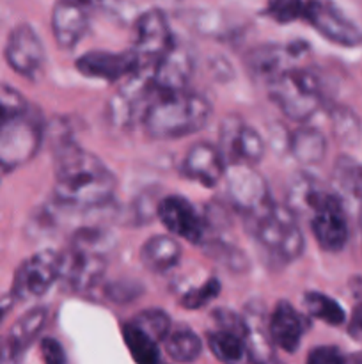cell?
<instances>
[{
    "label": "cell",
    "mask_w": 362,
    "mask_h": 364,
    "mask_svg": "<svg viewBox=\"0 0 362 364\" xmlns=\"http://www.w3.org/2000/svg\"><path fill=\"white\" fill-rule=\"evenodd\" d=\"M117 187L112 171L96 155L64 144L57 155L55 199L70 208H96L110 201Z\"/></svg>",
    "instance_id": "cell-1"
},
{
    "label": "cell",
    "mask_w": 362,
    "mask_h": 364,
    "mask_svg": "<svg viewBox=\"0 0 362 364\" xmlns=\"http://www.w3.org/2000/svg\"><path fill=\"white\" fill-rule=\"evenodd\" d=\"M212 116V103L199 92L156 95L142 117L146 134L156 141H174L202 130Z\"/></svg>",
    "instance_id": "cell-2"
},
{
    "label": "cell",
    "mask_w": 362,
    "mask_h": 364,
    "mask_svg": "<svg viewBox=\"0 0 362 364\" xmlns=\"http://www.w3.org/2000/svg\"><path fill=\"white\" fill-rule=\"evenodd\" d=\"M266 85L270 98L280 112L298 123L307 121L322 105V84L309 70L291 68L266 82Z\"/></svg>",
    "instance_id": "cell-3"
},
{
    "label": "cell",
    "mask_w": 362,
    "mask_h": 364,
    "mask_svg": "<svg viewBox=\"0 0 362 364\" xmlns=\"http://www.w3.org/2000/svg\"><path fill=\"white\" fill-rule=\"evenodd\" d=\"M252 223L254 237L266 251L286 262L300 258L305 245L304 235L290 208L272 203L265 212L252 217Z\"/></svg>",
    "instance_id": "cell-4"
},
{
    "label": "cell",
    "mask_w": 362,
    "mask_h": 364,
    "mask_svg": "<svg viewBox=\"0 0 362 364\" xmlns=\"http://www.w3.org/2000/svg\"><path fill=\"white\" fill-rule=\"evenodd\" d=\"M98 233H80L70 249L60 252L59 279L71 291H87L99 283L106 269V256L94 240Z\"/></svg>",
    "instance_id": "cell-5"
},
{
    "label": "cell",
    "mask_w": 362,
    "mask_h": 364,
    "mask_svg": "<svg viewBox=\"0 0 362 364\" xmlns=\"http://www.w3.org/2000/svg\"><path fill=\"white\" fill-rule=\"evenodd\" d=\"M43 141L38 114L28 107L16 116L0 117V167L16 169L35 156Z\"/></svg>",
    "instance_id": "cell-6"
},
{
    "label": "cell",
    "mask_w": 362,
    "mask_h": 364,
    "mask_svg": "<svg viewBox=\"0 0 362 364\" xmlns=\"http://www.w3.org/2000/svg\"><path fill=\"white\" fill-rule=\"evenodd\" d=\"M174 36L162 9H148L137 18L133 28V48L142 70H153L155 64L174 45Z\"/></svg>",
    "instance_id": "cell-7"
},
{
    "label": "cell",
    "mask_w": 362,
    "mask_h": 364,
    "mask_svg": "<svg viewBox=\"0 0 362 364\" xmlns=\"http://www.w3.org/2000/svg\"><path fill=\"white\" fill-rule=\"evenodd\" d=\"M304 20L329 41L346 48L362 45V28L351 21L332 0H307Z\"/></svg>",
    "instance_id": "cell-8"
},
{
    "label": "cell",
    "mask_w": 362,
    "mask_h": 364,
    "mask_svg": "<svg viewBox=\"0 0 362 364\" xmlns=\"http://www.w3.org/2000/svg\"><path fill=\"white\" fill-rule=\"evenodd\" d=\"M224 181H226L231 203L248 217L259 215L272 205L265 178L258 171L252 169V166H245V164L227 166Z\"/></svg>",
    "instance_id": "cell-9"
},
{
    "label": "cell",
    "mask_w": 362,
    "mask_h": 364,
    "mask_svg": "<svg viewBox=\"0 0 362 364\" xmlns=\"http://www.w3.org/2000/svg\"><path fill=\"white\" fill-rule=\"evenodd\" d=\"M60 274V252L46 249L25 259L18 267L13 281L14 299H35L45 295L55 281H59Z\"/></svg>",
    "instance_id": "cell-10"
},
{
    "label": "cell",
    "mask_w": 362,
    "mask_h": 364,
    "mask_svg": "<svg viewBox=\"0 0 362 364\" xmlns=\"http://www.w3.org/2000/svg\"><path fill=\"white\" fill-rule=\"evenodd\" d=\"M153 70L138 68L133 75L124 78V84L117 89L110 100V119L119 127H126L131 121L144 117L146 110L155 100L156 91L151 80Z\"/></svg>",
    "instance_id": "cell-11"
},
{
    "label": "cell",
    "mask_w": 362,
    "mask_h": 364,
    "mask_svg": "<svg viewBox=\"0 0 362 364\" xmlns=\"http://www.w3.org/2000/svg\"><path fill=\"white\" fill-rule=\"evenodd\" d=\"M220 153L226 166L245 164L254 166L265 155V139L256 128L245 124L240 117L229 116L220 127Z\"/></svg>",
    "instance_id": "cell-12"
},
{
    "label": "cell",
    "mask_w": 362,
    "mask_h": 364,
    "mask_svg": "<svg viewBox=\"0 0 362 364\" xmlns=\"http://www.w3.org/2000/svg\"><path fill=\"white\" fill-rule=\"evenodd\" d=\"M4 55H6L7 64L18 75L31 78V80H35L45 68V46H43L38 32L27 23L16 25L11 31Z\"/></svg>",
    "instance_id": "cell-13"
},
{
    "label": "cell",
    "mask_w": 362,
    "mask_h": 364,
    "mask_svg": "<svg viewBox=\"0 0 362 364\" xmlns=\"http://www.w3.org/2000/svg\"><path fill=\"white\" fill-rule=\"evenodd\" d=\"M194 53L187 45L174 41L169 52L155 64L151 73L153 87L156 95H172L187 91V85L194 75Z\"/></svg>",
    "instance_id": "cell-14"
},
{
    "label": "cell",
    "mask_w": 362,
    "mask_h": 364,
    "mask_svg": "<svg viewBox=\"0 0 362 364\" xmlns=\"http://www.w3.org/2000/svg\"><path fill=\"white\" fill-rule=\"evenodd\" d=\"M160 223L170 235L190 244H201L206 237V223L195 206L183 196H167L156 206Z\"/></svg>",
    "instance_id": "cell-15"
},
{
    "label": "cell",
    "mask_w": 362,
    "mask_h": 364,
    "mask_svg": "<svg viewBox=\"0 0 362 364\" xmlns=\"http://www.w3.org/2000/svg\"><path fill=\"white\" fill-rule=\"evenodd\" d=\"M77 70L84 77L99 78V80L116 82L124 80L130 75L141 68L137 55L133 52H105V50H96L87 52L78 57L75 63Z\"/></svg>",
    "instance_id": "cell-16"
},
{
    "label": "cell",
    "mask_w": 362,
    "mask_h": 364,
    "mask_svg": "<svg viewBox=\"0 0 362 364\" xmlns=\"http://www.w3.org/2000/svg\"><path fill=\"white\" fill-rule=\"evenodd\" d=\"M226 162L219 146L197 142L192 146L181 162V173L202 187H215L226 176Z\"/></svg>",
    "instance_id": "cell-17"
},
{
    "label": "cell",
    "mask_w": 362,
    "mask_h": 364,
    "mask_svg": "<svg viewBox=\"0 0 362 364\" xmlns=\"http://www.w3.org/2000/svg\"><path fill=\"white\" fill-rule=\"evenodd\" d=\"M307 48L304 43H290V45H263L251 50L247 55V66L256 77L270 82L284 71L291 70L295 60Z\"/></svg>",
    "instance_id": "cell-18"
},
{
    "label": "cell",
    "mask_w": 362,
    "mask_h": 364,
    "mask_svg": "<svg viewBox=\"0 0 362 364\" xmlns=\"http://www.w3.org/2000/svg\"><path fill=\"white\" fill-rule=\"evenodd\" d=\"M243 322V340L247 345L251 361L256 364H270L273 358V343L268 331V313L261 302H248L241 315Z\"/></svg>",
    "instance_id": "cell-19"
},
{
    "label": "cell",
    "mask_w": 362,
    "mask_h": 364,
    "mask_svg": "<svg viewBox=\"0 0 362 364\" xmlns=\"http://www.w3.org/2000/svg\"><path fill=\"white\" fill-rule=\"evenodd\" d=\"M89 28V9L78 0H59L52 11V32L57 45L71 50Z\"/></svg>",
    "instance_id": "cell-20"
},
{
    "label": "cell",
    "mask_w": 362,
    "mask_h": 364,
    "mask_svg": "<svg viewBox=\"0 0 362 364\" xmlns=\"http://www.w3.org/2000/svg\"><path fill=\"white\" fill-rule=\"evenodd\" d=\"M268 331L272 343L291 354L300 347L302 338L307 331V320L290 302L280 301L268 315Z\"/></svg>",
    "instance_id": "cell-21"
},
{
    "label": "cell",
    "mask_w": 362,
    "mask_h": 364,
    "mask_svg": "<svg viewBox=\"0 0 362 364\" xmlns=\"http://www.w3.org/2000/svg\"><path fill=\"white\" fill-rule=\"evenodd\" d=\"M332 192L344 208L362 212V164L351 156H339L332 169Z\"/></svg>",
    "instance_id": "cell-22"
},
{
    "label": "cell",
    "mask_w": 362,
    "mask_h": 364,
    "mask_svg": "<svg viewBox=\"0 0 362 364\" xmlns=\"http://www.w3.org/2000/svg\"><path fill=\"white\" fill-rule=\"evenodd\" d=\"M181 245L170 235H155L141 247V263L153 274H165L172 270L181 259Z\"/></svg>",
    "instance_id": "cell-23"
},
{
    "label": "cell",
    "mask_w": 362,
    "mask_h": 364,
    "mask_svg": "<svg viewBox=\"0 0 362 364\" xmlns=\"http://www.w3.org/2000/svg\"><path fill=\"white\" fill-rule=\"evenodd\" d=\"M290 149L295 159L304 166H316L325 159L327 141L318 128L300 127L291 135Z\"/></svg>",
    "instance_id": "cell-24"
},
{
    "label": "cell",
    "mask_w": 362,
    "mask_h": 364,
    "mask_svg": "<svg viewBox=\"0 0 362 364\" xmlns=\"http://www.w3.org/2000/svg\"><path fill=\"white\" fill-rule=\"evenodd\" d=\"M208 345L212 348L213 355L224 364H248L247 345L240 334L229 333V331H213L208 334Z\"/></svg>",
    "instance_id": "cell-25"
},
{
    "label": "cell",
    "mask_w": 362,
    "mask_h": 364,
    "mask_svg": "<svg viewBox=\"0 0 362 364\" xmlns=\"http://www.w3.org/2000/svg\"><path fill=\"white\" fill-rule=\"evenodd\" d=\"M163 343L169 358L177 363H194L202 352V341L187 326L172 327Z\"/></svg>",
    "instance_id": "cell-26"
},
{
    "label": "cell",
    "mask_w": 362,
    "mask_h": 364,
    "mask_svg": "<svg viewBox=\"0 0 362 364\" xmlns=\"http://www.w3.org/2000/svg\"><path fill=\"white\" fill-rule=\"evenodd\" d=\"M46 318H48L46 308H34L14 323L13 329L7 334V341L13 347V350L16 352V355H20L38 338V334L45 327Z\"/></svg>",
    "instance_id": "cell-27"
},
{
    "label": "cell",
    "mask_w": 362,
    "mask_h": 364,
    "mask_svg": "<svg viewBox=\"0 0 362 364\" xmlns=\"http://www.w3.org/2000/svg\"><path fill=\"white\" fill-rule=\"evenodd\" d=\"M123 338L130 350L131 358L137 364H160L158 343L148 334L142 333L137 326L128 322L123 327Z\"/></svg>",
    "instance_id": "cell-28"
},
{
    "label": "cell",
    "mask_w": 362,
    "mask_h": 364,
    "mask_svg": "<svg viewBox=\"0 0 362 364\" xmlns=\"http://www.w3.org/2000/svg\"><path fill=\"white\" fill-rule=\"evenodd\" d=\"M304 306L307 315H311L316 320H322V322L329 323V326H341L346 320L343 306L337 301H334L332 297H329V295L319 294V291L305 294Z\"/></svg>",
    "instance_id": "cell-29"
},
{
    "label": "cell",
    "mask_w": 362,
    "mask_h": 364,
    "mask_svg": "<svg viewBox=\"0 0 362 364\" xmlns=\"http://www.w3.org/2000/svg\"><path fill=\"white\" fill-rule=\"evenodd\" d=\"M131 323L137 326L149 338H153L156 343L165 340L169 331L172 329V326H170V316L165 311H162V309H144V311L138 313L131 320Z\"/></svg>",
    "instance_id": "cell-30"
},
{
    "label": "cell",
    "mask_w": 362,
    "mask_h": 364,
    "mask_svg": "<svg viewBox=\"0 0 362 364\" xmlns=\"http://www.w3.org/2000/svg\"><path fill=\"white\" fill-rule=\"evenodd\" d=\"M332 124H334V134L344 144L355 146L361 141V121L357 119L351 110L348 109H337L332 114Z\"/></svg>",
    "instance_id": "cell-31"
},
{
    "label": "cell",
    "mask_w": 362,
    "mask_h": 364,
    "mask_svg": "<svg viewBox=\"0 0 362 364\" xmlns=\"http://www.w3.org/2000/svg\"><path fill=\"white\" fill-rule=\"evenodd\" d=\"M304 0H268L265 14L277 23H291V21L304 18Z\"/></svg>",
    "instance_id": "cell-32"
},
{
    "label": "cell",
    "mask_w": 362,
    "mask_h": 364,
    "mask_svg": "<svg viewBox=\"0 0 362 364\" xmlns=\"http://www.w3.org/2000/svg\"><path fill=\"white\" fill-rule=\"evenodd\" d=\"M220 294V283L219 279L212 277V279L204 281L201 287L192 288L187 294L181 297V306L187 309H199L204 308L209 301L216 299V295Z\"/></svg>",
    "instance_id": "cell-33"
},
{
    "label": "cell",
    "mask_w": 362,
    "mask_h": 364,
    "mask_svg": "<svg viewBox=\"0 0 362 364\" xmlns=\"http://www.w3.org/2000/svg\"><path fill=\"white\" fill-rule=\"evenodd\" d=\"M28 109V103L16 89L6 84H0V114L4 116H16Z\"/></svg>",
    "instance_id": "cell-34"
},
{
    "label": "cell",
    "mask_w": 362,
    "mask_h": 364,
    "mask_svg": "<svg viewBox=\"0 0 362 364\" xmlns=\"http://www.w3.org/2000/svg\"><path fill=\"white\" fill-rule=\"evenodd\" d=\"M305 364H344V358L336 347H316L309 352Z\"/></svg>",
    "instance_id": "cell-35"
},
{
    "label": "cell",
    "mask_w": 362,
    "mask_h": 364,
    "mask_svg": "<svg viewBox=\"0 0 362 364\" xmlns=\"http://www.w3.org/2000/svg\"><path fill=\"white\" fill-rule=\"evenodd\" d=\"M41 354L45 359V364H67L66 352L62 345L53 338H45L41 341Z\"/></svg>",
    "instance_id": "cell-36"
},
{
    "label": "cell",
    "mask_w": 362,
    "mask_h": 364,
    "mask_svg": "<svg viewBox=\"0 0 362 364\" xmlns=\"http://www.w3.org/2000/svg\"><path fill=\"white\" fill-rule=\"evenodd\" d=\"M137 294L138 290L133 283H123V281H119V283H112L106 287V295H109V299L117 302L131 301V299H135Z\"/></svg>",
    "instance_id": "cell-37"
},
{
    "label": "cell",
    "mask_w": 362,
    "mask_h": 364,
    "mask_svg": "<svg viewBox=\"0 0 362 364\" xmlns=\"http://www.w3.org/2000/svg\"><path fill=\"white\" fill-rule=\"evenodd\" d=\"M350 334L357 340H362V301L355 306L353 315H351L350 320V327H348Z\"/></svg>",
    "instance_id": "cell-38"
},
{
    "label": "cell",
    "mask_w": 362,
    "mask_h": 364,
    "mask_svg": "<svg viewBox=\"0 0 362 364\" xmlns=\"http://www.w3.org/2000/svg\"><path fill=\"white\" fill-rule=\"evenodd\" d=\"M16 358V352L13 350V347L9 345L7 338H0V364H7L14 361Z\"/></svg>",
    "instance_id": "cell-39"
},
{
    "label": "cell",
    "mask_w": 362,
    "mask_h": 364,
    "mask_svg": "<svg viewBox=\"0 0 362 364\" xmlns=\"http://www.w3.org/2000/svg\"><path fill=\"white\" fill-rule=\"evenodd\" d=\"M14 301H16V299L13 297V294L4 295V297H0V322H2V320L7 316V313L11 311V308H13Z\"/></svg>",
    "instance_id": "cell-40"
},
{
    "label": "cell",
    "mask_w": 362,
    "mask_h": 364,
    "mask_svg": "<svg viewBox=\"0 0 362 364\" xmlns=\"http://www.w3.org/2000/svg\"><path fill=\"white\" fill-rule=\"evenodd\" d=\"M78 2L84 7H87V9H91V7H99L102 9V7H112L116 0H78Z\"/></svg>",
    "instance_id": "cell-41"
},
{
    "label": "cell",
    "mask_w": 362,
    "mask_h": 364,
    "mask_svg": "<svg viewBox=\"0 0 362 364\" xmlns=\"http://www.w3.org/2000/svg\"><path fill=\"white\" fill-rule=\"evenodd\" d=\"M344 364H362V352H357V354L344 359Z\"/></svg>",
    "instance_id": "cell-42"
},
{
    "label": "cell",
    "mask_w": 362,
    "mask_h": 364,
    "mask_svg": "<svg viewBox=\"0 0 362 364\" xmlns=\"http://www.w3.org/2000/svg\"><path fill=\"white\" fill-rule=\"evenodd\" d=\"M361 233H362V212H361Z\"/></svg>",
    "instance_id": "cell-43"
},
{
    "label": "cell",
    "mask_w": 362,
    "mask_h": 364,
    "mask_svg": "<svg viewBox=\"0 0 362 364\" xmlns=\"http://www.w3.org/2000/svg\"><path fill=\"white\" fill-rule=\"evenodd\" d=\"M270 364H283V363H279V361H273V363H270Z\"/></svg>",
    "instance_id": "cell-44"
}]
</instances>
